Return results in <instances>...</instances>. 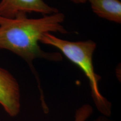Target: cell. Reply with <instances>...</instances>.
Masks as SVG:
<instances>
[{"mask_svg":"<svg viewBox=\"0 0 121 121\" xmlns=\"http://www.w3.org/2000/svg\"><path fill=\"white\" fill-rule=\"evenodd\" d=\"M65 18V15L60 12L39 19H29L27 16L13 19L0 16V49L9 50L23 58L38 78L33 64L34 60H62L61 54L44 51L38 43L47 33H68L62 25Z\"/></svg>","mask_w":121,"mask_h":121,"instance_id":"obj_1","label":"cell"},{"mask_svg":"<svg viewBox=\"0 0 121 121\" xmlns=\"http://www.w3.org/2000/svg\"><path fill=\"white\" fill-rule=\"evenodd\" d=\"M40 42L51 45L60 50L66 58L78 66L89 80L91 92L94 103L100 113L105 116L111 114V104L99 91L100 76L95 72L93 56L96 44L91 40L71 42L60 39L51 33L45 34Z\"/></svg>","mask_w":121,"mask_h":121,"instance_id":"obj_2","label":"cell"},{"mask_svg":"<svg viewBox=\"0 0 121 121\" xmlns=\"http://www.w3.org/2000/svg\"><path fill=\"white\" fill-rule=\"evenodd\" d=\"M58 9L51 7L43 0H1L0 16L13 19L28 13H37L49 15L58 13Z\"/></svg>","mask_w":121,"mask_h":121,"instance_id":"obj_3","label":"cell"},{"mask_svg":"<svg viewBox=\"0 0 121 121\" xmlns=\"http://www.w3.org/2000/svg\"><path fill=\"white\" fill-rule=\"evenodd\" d=\"M0 104L11 117H16L21 108L20 90L17 80L0 67Z\"/></svg>","mask_w":121,"mask_h":121,"instance_id":"obj_4","label":"cell"},{"mask_svg":"<svg viewBox=\"0 0 121 121\" xmlns=\"http://www.w3.org/2000/svg\"><path fill=\"white\" fill-rule=\"evenodd\" d=\"M93 11L100 17L120 24L121 2L119 0H86Z\"/></svg>","mask_w":121,"mask_h":121,"instance_id":"obj_5","label":"cell"},{"mask_svg":"<svg viewBox=\"0 0 121 121\" xmlns=\"http://www.w3.org/2000/svg\"><path fill=\"white\" fill-rule=\"evenodd\" d=\"M93 111V109L91 106L89 104H84L76 110L75 116L74 121H86V120L90 117ZM96 121H110L105 118H99Z\"/></svg>","mask_w":121,"mask_h":121,"instance_id":"obj_6","label":"cell"},{"mask_svg":"<svg viewBox=\"0 0 121 121\" xmlns=\"http://www.w3.org/2000/svg\"><path fill=\"white\" fill-rule=\"evenodd\" d=\"M70 1L76 4H84V3L86 2V0H70Z\"/></svg>","mask_w":121,"mask_h":121,"instance_id":"obj_7","label":"cell"}]
</instances>
